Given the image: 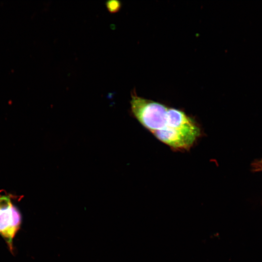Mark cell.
I'll return each instance as SVG.
<instances>
[{"label":"cell","instance_id":"7a4b0ae2","mask_svg":"<svg viewBox=\"0 0 262 262\" xmlns=\"http://www.w3.org/2000/svg\"><path fill=\"white\" fill-rule=\"evenodd\" d=\"M21 223V215L13 204L11 197L0 195V235L4 239L11 250L13 241Z\"/></svg>","mask_w":262,"mask_h":262},{"label":"cell","instance_id":"6da1fadb","mask_svg":"<svg viewBox=\"0 0 262 262\" xmlns=\"http://www.w3.org/2000/svg\"><path fill=\"white\" fill-rule=\"evenodd\" d=\"M131 115L156 139L174 152L189 151L203 136L198 120L184 110L131 94Z\"/></svg>","mask_w":262,"mask_h":262}]
</instances>
